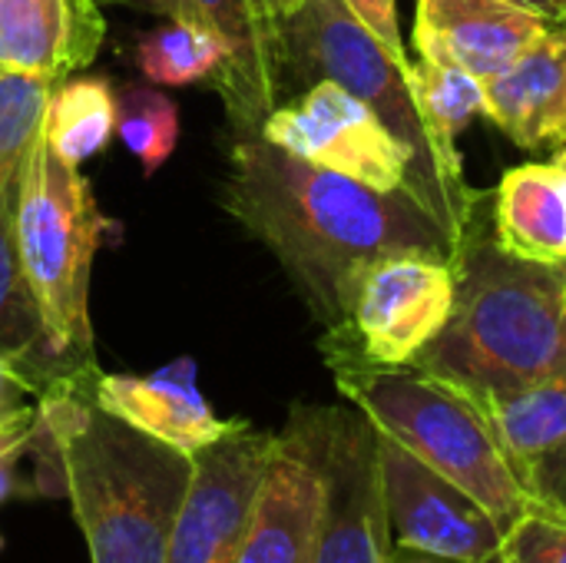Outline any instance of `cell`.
Returning <instances> with one entry per match:
<instances>
[{
    "label": "cell",
    "mask_w": 566,
    "mask_h": 563,
    "mask_svg": "<svg viewBox=\"0 0 566 563\" xmlns=\"http://www.w3.org/2000/svg\"><path fill=\"white\" fill-rule=\"evenodd\" d=\"M222 202L279 259L325 329L342 325L352 282L368 262L391 252L458 262L461 252L411 192L361 186L279 149L259 133L232 146Z\"/></svg>",
    "instance_id": "6da1fadb"
},
{
    "label": "cell",
    "mask_w": 566,
    "mask_h": 563,
    "mask_svg": "<svg viewBox=\"0 0 566 563\" xmlns=\"http://www.w3.org/2000/svg\"><path fill=\"white\" fill-rule=\"evenodd\" d=\"M90 372L50 382L30 455L40 491L70 501L93 563H163L192 458L106 415Z\"/></svg>",
    "instance_id": "7a4b0ae2"
},
{
    "label": "cell",
    "mask_w": 566,
    "mask_h": 563,
    "mask_svg": "<svg viewBox=\"0 0 566 563\" xmlns=\"http://www.w3.org/2000/svg\"><path fill=\"white\" fill-rule=\"evenodd\" d=\"M448 325L411 362L478 408L566 385V262H531L468 229Z\"/></svg>",
    "instance_id": "3957f363"
},
{
    "label": "cell",
    "mask_w": 566,
    "mask_h": 563,
    "mask_svg": "<svg viewBox=\"0 0 566 563\" xmlns=\"http://www.w3.org/2000/svg\"><path fill=\"white\" fill-rule=\"evenodd\" d=\"M318 348L338 392L385 438L471 494L504 534L527 514V498L488 411L464 392L418 365L365 358L342 329H325Z\"/></svg>",
    "instance_id": "277c9868"
},
{
    "label": "cell",
    "mask_w": 566,
    "mask_h": 563,
    "mask_svg": "<svg viewBox=\"0 0 566 563\" xmlns=\"http://www.w3.org/2000/svg\"><path fill=\"white\" fill-rule=\"evenodd\" d=\"M332 80L368 103L411 156L408 192L461 246L478 222V192L438 149L411 86V60L395 56L345 0H305L282 23V76Z\"/></svg>",
    "instance_id": "5b68a950"
},
{
    "label": "cell",
    "mask_w": 566,
    "mask_h": 563,
    "mask_svg": "<svg viewBox=\"0 0 566 563\" xmlns=\"http://www.w3.org/2000/svg\"><path fill=\"white\" fill-rule=\"evenodd\" d=\"M106 229L109 219L99 212L90 179L76 166L63 163L40 129L17 183L13 242L43 319L46 348L63 378L96 368L90 272Z\"/></svg>",
    "instance_id": "8992f818"
},
{
    "label": "cell",
    "mask_w": 566,
    "mask_h": 563,
    "mask_svg": "<svg viewBox=\"0 0 566 563\" xmlns=\"http://www.w3.org/2000/svg\"><path fill=\"white\" fill-rule=\"evenodd\" d=\"M285 428L308 448L322 475L315 563L391 561L378 428L358 408H295Z\"/></svg>",
    "instance_id": "52a82bcc"
},
{
    "label": "cell",
    "mask_w": 566,
    "mask_h": 563,
    "mask_svg": "<svg viewBox=\"0 0 566 563\" xmlns=\"http://www.w3.org/2000/svg\"><path fill=\"white\" fill-rule=\"evenodd\" d=\"M259 136L361 186L408 192L411 156L401 139L368 103L332 80H318L298 100L279 103L265 116Z\"/></svg>",
    "instance_id": "ba28073f"
},
{
    "label": "cell",
    "mask_w": 566,
    "mask_h": 563,
    "mask_svg": "<svg viewBox=\"0 0 566 563\" xmlns=\"http://www.w3.org/2000/svg\"><path fill=\"white\" fill-rule=\"evenodd\" d=\"M454 262L428 252H391L352 282L342 329L355 348L381 365H411L448 325L454 309Z\"/></svg>",
    "instance_id": "9c48e42d"
},
{
    "label": "cell",
    "mask_w": 566,
    "mask_h": 563,
    "mask_svg": "<svg viewBox=\"0 0 566 563\" xmlns=\"http://www.w3.org/2000/svg\"><path fill=\"white\" fill-rule=\"evenodd\" d=\"M275 445L279 435L235 421L229 435L192 455L163 563H235Z\"/></svg>",
    "instance_id": "30bf717a"
},
{
    "label": "cell",
    "mask_w": 566,
    "mask_h": 563,
    "mask_svg": "<svg viewBox=\"0 0 566 563\" xmlns=\"http://www.w3.org/2000/svg\"><path fill=\"white\" fill-rule=\"evenodd\" d=\"M378 465L395 548L451 563H488L497 554L504 541L501 524L471 494L431 471L381 431Z\"/></svg>",
    "instance_id": "8fae6325"
},
{
    "label": "cell",
    "mask_w": 566,
    "mask_h": 563,
    "mask_svg": "<svg viewBox=\"0 0 566 563\" xmlns=\"http://www.w3.org/2000/svg\"><path fill=\"white\" fill-rule=\"evenodd\" d=\"M554 20L507 0H418L415 50L481 83L507 70Z\"/></svg>",
    "instance_id": "7c38bea8"
},
{
    "label": "cell",
    "mask_w": 566,
    "mask_h": 563,
    "mask_svg": "<svg viewBox=\"0 0 566 563\" xmlns=\"http://www.w3.org/2000/svg\"><path fill=\"white\" fill-rule=\"evenodd\" d=\"M90 395L106 415L189 458L235 425L222 421L202 398L192 358H179L149 375H103L96 368L90 375Z\"/></svg>",
    "instance_id": "4fadbf2b"
},
{
    "label": "cell",
    "mask_w": 566,
    "mask_h": 563,
    "mask_svg": "<svg viewBox=\"0 0 566 563\" xmlns=\"http://www.w3.org/2000/svg\"><path fill=\"white\" fill-rule=\"evenodd\" d=\"M189 20L226 43V66L212 76L229 119L242 136H255L279 106L282 37L252 0H186Z\"/></svg>",
    "instance_id": "5bb4252c"
},
{
    "label": "cell",
    "mask_w": 566,
    "mask_h": 563,
    "mask_svg": "<svg viewBox=\"0 0 566 563\" xmlns=\"http://www.w3.org/2000/svg\"><path fill=\"white\" fill-rule=\"evenodd\" d=\"M322 475L285 428L259 484L235 563H315Z\"/></svg>",
    "instance_id": "9a60e30c"
},
{
    "label": "cell",
    "mask_w": 566,
    "mask_h": 563,
    "mask_svg": "<svg viewBox=\"0 0 566 563\" xmlns=\"http://www.w3.org/2000/svg\"><path fill=\"white\" fill-rule=\"evenodd\" d=\"M103 37L93 0H0V70L60 83L93 63Z\"/></svg>",
    "instance_id": "2e32d148"
},
{
    "label": "cell",
    "mask_w": 566,
    "mask_h": 563,
    "mask_svg": "<svg viewBox=\"0 0 566 563\" xmlns=\"http://www.w3.org/2000/svg\"><path fill=\"white\" fill-rule=\"evenodd\" d=\"M484 116L521 149L566 139V17L484 83Z\"/></svg>",
    "instance_id": "e0dca14e"
},
{
    "label": "cell",
    "mask_w": 566,
    "mask_h": 563,
    "mask_svg": "<svg viewBox=\"0 0 566 563\" xmlns=\"http://www.w3.org/2000/svg\"><path fill=\"white\" fill-rule=\"evenodd\" d=\"M527 511L566 521V385H541L488 408Z\"/></svg>",
    "instance_id": "ac0fdd59"
},
{
    "label": "cell",
    "mask_w": 566,
    "mask_h": 563,
    "mask_svg": "<svg viewBox=\"0 0 566 563\" xmlns=\"http://www.w3.org/2000/svg\"><path fill=\"white\" fill-rule=\"evenodd\" d=\"M494 239L531 262H566V173L557 163L507 169L494 192Z\"/></svg>",
    "instance_id": "d6986e66"
},
{
    "label": "cell",
    "mask_w": 566,
    "mask_h": 563,
    "mask_svg": "<svg viewBox=\"0 0 566 563\" xmlns=\"http://www.w3.org/2000/svg\"><path fill=\"white\" fill-rule=\"evenodd\" d=\"M116 136V93L103 76H73L50 90L43 113V139L80 169Z\"/></svg>",
    "instance_id": "ffe728a7"
},
{
    "label": "cell",
    "mask_w": 566,
    "mask_h": 563,
    "mask_svg": "<svg viewBox=\"0 0 566 563\" xmlns=\"http://www.w3.org/2000/svg\"><path fill=\"white\" fill-rule=\"evenodd\" d=\"M0 358L27 365L43 388L63 378L46 348L43 319L17 259L13 219H0Z\"/></svg>",
    "instance_id": "44dd1931"
},
{
    "label": "cell",
    "mask_w": 566,
    "mask_h": 563,
    "mask_svg": "<svg viewBox=\"0 0 566 563\" xmlns=\"http://www.w3.org/2000/svg\"><path fill=\"white\" fill-rule=\"evenodd\" d=\"M411 86L438 149L454 169H464L458 136L478 113H484V83L468 70L421 56L411 63Z\"/></svg>",
    "instance_id": "7402d4cb"
},
{
    "label": "cell",
    "mask_w": 566,
    "mask_h": 563,
    "mask_svg": "<svg viewBox=\"0 0 566 563\" xmlns=\"http://www.w3.org/2000/svg\"><path fill=\"white\" fill-rule=\"evenodd\" d=\"M50 90L43 76L0 70V219H13L20 169L43 129Z\"/></svg>",
    "instance_id": "603a6c76"
},
{
    "label": "cell",
    "mask_w": 566,
    "mask_h": 563,
    "mask_svg": "<svg viewBox=\"0 0 566 563\" xmlns=\"http://www.w3.org/2000/svg\"><path fill=\"white\" fill-rule=\"evenodd\" d=\"M136 66L149 83L192 86L226 66V43L196 20H169L136 43Z\"/></svg>",
    "instance_id": "cb8c5ba5"
},
{
    "label": "cell",
    "mask_w": 566,
    "mask_h": 563,
    "mask_svg": "<svg viewBox=\"0 0 566 563\" xmlns=\"http://www.w3.org/2000/svg\"><path fill=\"white\" fill-rule=\"evenodd\" d=\"M116 136L156 176L179 143V110L159 86H126L116 93Z\"/></svg>",
    "instance_id": "d4e9b609"
},
{
    "label": "cell",
    "mask_w": 566,
    "mask_h": 563,
    "mask_svg": "<svg viewBox=\"0 0 566 563\" xmlns=\"http://www.w3.org/2000/svg\"><path fill=\"white\" fill-rule=\"evenodd\" d=\"M488 563H566V521L527 511Z\"/></svg>",
    "instance_id": "484cf974"
},
{
    "label": "cell",
    "mask_w": 566,
    "mask_h": 563,
    "mask_svg": "<svg viewBox=\"0 0 566 563\" xmlns=\"http://www.w3.org/2000/svg\"><path fill=\"white\" fill-rule=\"evenodd\" d=\"M40 392L43 385L27 365L0 358V435L36 418Z\"/></svg>",
    "instance_id": "4316f807"
},
{
    "label": "cell",
    "mask_w": 566,
    "mask_h": 563,
    "mask_svg": "<svg viewBox=\"0 0 566 563\" xmlns=\"http://www.w3.org/2000/svg\"><path fill=\"white\" fill-rule=\"evenodd\" d=\"M345 7L401 60H408V46L398 23V0H345Z\"/></svg>",
    "instance_id": "83f0119b"
},
{
    "label": "cell",
    "mask_w": 566,
    "mask_h": 563,
    "mask_svg": "<svg viewBox=\"0 0 566 563\" xmlns=\"http://www.w3.org/2000/svg\"><path fill=\"white\" fill-rule=\"evenodd\" d=\"M33 428H36V418L33 421H23L10 431L0 435V501H7L13 494V471L20 465L23 455H30V441H33Z\"/></svg>",
    "instance_id": "f1b7e54d"
},
{
    "label": "cell",
    "mask_w": 566,
    "mask_h": 563,
    "mask_svg": "<svg viewBox=\"0 0 566 563\" xmlns=\"http://www.w3.org/2000/svg\"><path fill=\"white\" fill-rule=\"evenodd\" d=\"M255 3V10L279 30V37H282V23L305 3V0H252Z\"/></svg>",
    "instance_id": "f546056e"
},
{
    "label": "cell",
    "mask_w": 566,
    "mask_h": 563,
    "mask_svg": "<svg viewBox=\"0 0 566 563\" xmlns=\"http://www.w3.org/2000/svg\"><path fill=\"white\" fill-rule=\"evenodd\" d=\"M126 3H136L149 13H159L166 20H189V7L186 0H126Z\"/></svg>",
    "instance_id": "4dcf8cb0"
},
{
    "label": "cell",
    "mask_w": 566,
    "mask_h": 563,
    "mask_svg": "<svg viewBox=\"0 0 566 563\" xmlns=\"http://www.w3.org/2000/svg\"><path fill=\"white\" fill-rule=\"evenodd\" d=\"M507 3H514V7H524V10H531V13H541V17H551V20H564V7H560V0H507Z\"/></svg>",
    "instance_id": "1f68e13d"
},
{
    "label": "cell",
    "mask_w": 566,
    "mask_h": 563,
    "mask_svg": "<svg viewBox=\"0 0 566 563\" xmlns=\"http://www.w3.org/2000/svg\"><path fill=\"white\" fill-rule=\"evenodd\" d=\"M388 563H451V561H441V557H431V554H421V551H408V548H395V551H391V561Z\"/></svg>",
    "instance_id": "d6a6232c"
},
{
    "label": "cell",
    "mask_w": 566,
    "mask_h": 563,
    "mask_svg": "<svg viewBox=\"0 0 566 563\" xmlns=\"http://www.w3.org/2000/svg\"><path fill=\"white\" fill-rule=\"evenodd\" d=\"M551 163H557V166H560V169H564V173H566V139H564V146L557 149V156H554Z\"/></svg>",
    "instance_id": "836d02e7"
},
{
    "label": "cell",
    "mask_w": 566,
    "mask_h": 563,
    "mask_svg": "<svg viewBox=\"0 0 566 563\" xmlns=\"http://www.w3.org/2000/svg\"><path fill=\"white\" fill-rule=\"evenodd\" d=\"M560 7H564V13H566V0H560Z\"/></svg>",
    "instance_id": "e575fe53"
},
{
    "label": "cell",
    "mask_w": 566,
    "mask_h": 563,
    "mask_svg": "<svg viewBox=\"0 0 566 563\" xmlns=\"http://www.w3.org/2000/svg\"><path fill=\"white\" fill-rule=\"evenodd\" d=\"M0 548H3V538H0Z\"/></svg>",
    "instance_id": "d590c367"
}]
</instances>
